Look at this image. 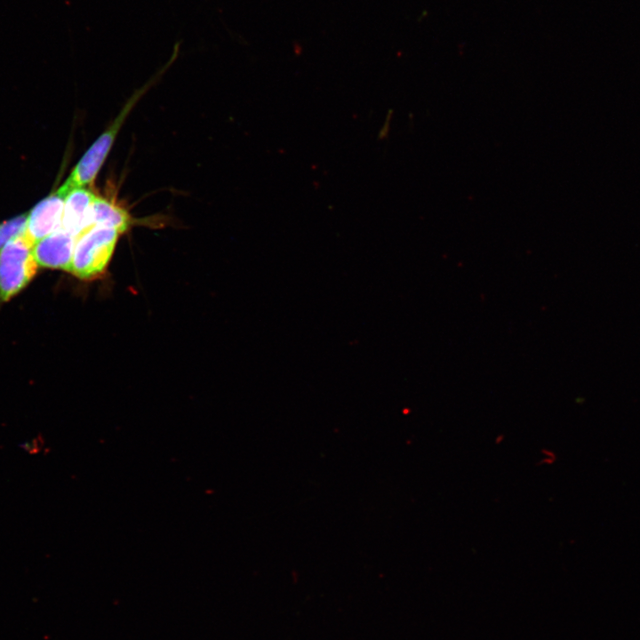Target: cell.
<instances>
[{
    "instance_id": "cell-7",
    "label": "cell",
    "mask_w": 640,
    "mask_h": 640,
    "mask_svg": "<svg viewBox=\"0 0 640 640\" xmlns=\"http://www.w3.org/2000/svg\"><path fill=\"white\" fill-rule=\"evenodd\" d=\"M92 225L108 228L120 234L126 232L133 220L126 209L97 195L91 209Z\"/></svg>"
},
{
    "instance_id": "cell-2",
    "label": "cell",
    "mask_w": 640,
    "mask_h": 640,
    "mask_svg": "<svg viewBox=\"0 0 640 640\" xmlns=\"http://www.w3.org/2000/svg\"><path fill=\"white\" fill-rule=\"evenodd\" d=\"M147 88L148 86H144L129 99L112 124L98 137L78 161L62 185L68 193L73 188L85 187L95 180L124 120Z\"/></svg>"
},
{
    "instance_id": "cell-4",
    "label": "cell",
    "mask_w": 640,
    "mask_h": 640,
    "mask_svg": "<svg viewBox=\"0 0 640 640\" xmlns=\"http://www.w3.org/2000/svg\"><path fill=\"white\" fill-rule=\"evenodd\" d=\"M68 194L62 187H60L30 211L25 233L34 244L60 228Z\"/></svg>"
},
{
    "instance_id": "cell-6",
    "label": "cell",
    "mask_w": 640,
    "mask_h": 640,
    "mask_svg": "<svg viewBox=\"0 0 640 640\" xmlns=\"http://www.w3.org/2000/svg\"><path fill=\"white\" fill-rule=\"evenodd\" d=\"M96 196L85 187L73 188L65 199L60 228L76 238L91 228V209Z\"/></svg>"
},
{
    "instance_id": "cell-1",
    "label": "cell",
    "mask_w": 640,
    "mask_h": 640,
    "mask_svg": "<svg viewBox=\"0 0 640 640\" xmlns=\"http://www.w3.org/2000/svg\"><path fill=\"white\" fill-rule=\"evenodd\" d=\"M26 233L10 240L0 252V301H7L33 279L37 263Z\"/></svg>"
},
{
    "instance_id": "cell-9",
    "label": "cell",
    "mask_w": 640,
    "mask_h": 640,
    "mask_svg": "<svg viewBox=\"0 0 640 640\" xmlns=\"http://www.w3.org/2000/svg\"><path fill=\"white\" fill-rule=\"evenodd\" d=\"M42 439H39V437H35L33 439H30L28 441H26L20 444V447L26 451L27 452L33 454L39 452L41 447H42Z\"/></svg>"
},
{
    "instance_id": "cell-5",
    "label": "cell",
    "mask_w": 640,
    "mask_h": 640,
    "mask_svg": "<svg viewBox=\"0 0 640 640\" xmlns=\"http://www.w3.org/2000/svg\"><path fill=\"white\" fill-rule=\"evenodd\" d=\"M77 238L61 228L34 244L33 255L37 265L71 272Z\"/></svg>"
},
{
    "instance_id": "cell-8",
    "label": "cell",
    "mask_w": 640,
    "mask_h": 640,
    "mask_svg": "<svg viewBox=\"0 0 640 640\" xmlns=\"http://www.w3.org/2000/svg\"><path fill=\"white\" fill-rule=\"evenodd\" d=\"M28 215H19L11 220L0 223V251L14 237L26 232Z\"/></svg>"
},
{
    "instance_id": "cell-3",
    "label": "cell",
    "mask_w": 640,
    "mask_h": 640,
    "mask_svg": "<svg viewBox=\"0 0 640 640\" xmlns=\"http://www.w3.org/2000/svg\"><path fill=\"white\" fill-rule=\"evenodd\" d=\"M121 234L112 228L93 226L78 236L71 272L80 279H92L106 268Z\"/></svg>"
}]
</instances>
